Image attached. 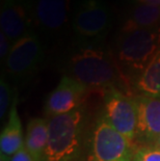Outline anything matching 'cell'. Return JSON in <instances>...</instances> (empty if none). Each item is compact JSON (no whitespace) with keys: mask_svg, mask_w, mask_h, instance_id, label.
<instances>
[{"mask_svg":"<svg viewBox=\"0 0 160 161\" xmlns=\"http://www.w3.org/2000/svg\"><path fill=\"white\" fill-rule=\"evenodd\" d=\"M160 27V5L135 4L125 17L121 31Z\"/></svg>","mask_w":160,"mask_h":161,"instance_id":"cell-13","label":"cell"},{"mask_svg":"<svg viewBox=\"0 0 160 161\" xmlns=\"http://www.w3.org/2000/svg\"><path fill=\"white\" fill-rule=\"evenodd\" d=\"M160 50V27L121 31L115 43V58L126 79L134 80Z\"/></svg>","mask_w":160,"mask_h":161,"instance_id":"cell-3","label":"cell"},{"mask_svg":"<svg viewBox=\"0 0 160 161\" xmlns=\"http://www.w3.org/2000/svg\"><path fill=\"white\" fill-rule=\"evenodd\" d=\"M25 135H23L22 123L18 114V97L15 96L9 114L1 134H0V153L13 157L24 148Z\"/></svg>","mask_w":160,"mask_h":161,"instance_id":"cell-12","label":"cell"},{"mask_svg":"<svg viewBox=\"0 0 160 161\" xmlns=\"http://www.w3.org/2000/svg\"><path fill=\"white\" fill-rule=\"evenodd\" d=\"M12 45L13 44L8 40V37L3 32H0V59H1L2 63L5 61L6 57H8L9 51H11Z\"/></svg>","mask_w":160,"mask_h":161,"instance_id":"cell-18","label":"cell"},{"mask_svg":"<svg viewBox=\"0 0 160 161\" xmlns=\"http://www.w3.org/2000/svg\"><path fill=\"white\" fill-rule=\"evenodd\" d=\"M32 18L29 17V11L18 0L2 3L0 13L1 32L8 37L12 44L26 36L31 29Z\"/></svg>","mask_w":160,"mask_h":161,"instance_id":"cell-11","label":"cell"},{"mask_svg":"<svg viewBox=\"0 0 160 161\" xmlns=\"http://www.w3.org/2000/svg\"><path fill=\"white\" fill-rule=\"evenodd\" d=\"M49 135L43 161H86L84 109L48 119Z\"/></svg>","mask_w":160,"mask_h":161,"instance_id":"cell-2","label":"cell"},{"mask_svg":"<svg viewBox=\"0 0 160 161\" xmlns=\"http://www.w3.org/2000/svg\"><path fill=\"white\" fill-rule=\"evenodd\" d=\"M135 4H153L160 5V0H133Z\"/></svg>","mask_w":160,"mask_h":161,"instance_id":"cell-21","label":"cell"},{"mask_svg":"<svg viewBox=\"0 0 160 161\" xmlns=\"http://www.w3.org/2000/svg\"><path fill=\"white\" fill-rule=\"evenodd\" d=\"M136 94L160 99V50L146 70L132 83Z\"/></svg>","mask_w":160,"mask_h":161,"instance_id":"cell-15","label":"cell"},{"mask_svg":"<svg viewBox=\"0 0 160 161\" xmlns=\"http://www.w3.org/2000/svg\"><path fill=\"white\" fill-rule=\"evenodd\" d=\"M3 3H8V2H12L13 0H2Z\"/></svg>","mask_w":160,"mask_h":161,"instance_id":"cell-24","label":"cell"},{"mask_svg":"<svg viewBox=\"0 0 160 161\" xmlns=\"http://www.w3.org/2000/svg\"><path fill=\"white\" fill-rule=\"evenodd\" d=\"M11 161H33V159L24 147L19 152H17L13 157H11Z\"/></svg>","mask_w":160,"mask_h":161,"instance_id":"cell-19","label":"cell"},{"mask_svg":"<svg viewBox=\"0 0 160 161\" xmlns=\"http://www.w3.org/2000/svg\"><path fill=\"white\" fill-rule=\"evenodd\" d=\"M18 1L20 3H22V4L24 5L29 12H32L33 6H35V4L36 3L37 0H18Z\"/></svg>","mask_w":160,"mask_h":161,"instance_id":"cell-20","label":"cell"},{"mask_svg":"<svg viewBox=\"0 0 160 161\" xmlns=\"http://www.w3.org/2000/svg\"><path fill=\"white\" fill-rule=\"evenodd\" d=\"M134 96L138 110L137 145L153 146L160 137V99Z\"/></svg>","mask_w":160,"mask_h":161,"instance_id":"cell-9","label":"cell"},{"mask_svg":"<svg viewBox=\"0 0 160 161\" xmlns=\"http://www.w3.org/2000/svg\"><path fill=\"white\" fill-rule=\"evenodd\" d=\"M103 115L114 130L137 148L138 110L135 96L111 88L103 94Z\"/></svg>","mask_w":160,"mask_h":161,"instance_id":"cell-5","label":"cell"},{"mask_svg":"<svg viewBox=\"0 0 160 161\" xmlns=\"http://www.w3.org/2000/svg\"><path fill=\"white\" fill-rule=\"evenodd\" d=\"M0 161H11V157L0 153Z\"/></svg>","mask_w":160,"mask_h":161,"instance_id":"cell-22","label":"cell"},{"mask_svg":"<svg viewBox=\"0 0 160 161\" xmlns=\"http://www.w3.org/2000/svg\"><path fill=\"white\" fill-rule=\"evenodd\" d=\"M135 149L101 114L93 128L86 161H134Z\"/></svg>","mask_w":160,"mask_h":161,"instance_id":"cell-4","label":"cell"},{"mask_svg":"<svg viewBox=\"0 0 160 161\" xmlns=\"http://www.w3.org/2000/svg\"><path fill=\"white\" fill-rule=\"evenodd\" d=\"M49 127L48 119L32 118L26 127L24 147L33 161H43L47 142H48Z\"/></svg>","mask_w":160,"mask_h":161,"instance_id":"cell-14","label":"cell"},{"mask_svg":"<svg viewBox=\"0 0 160 161\" xmlns=\"http://www.w3.org/2000/svg\"><path fill=\"white\" fill-rule=\"evenodd\" d=\"M64 74L84 85L88 91L104 94L111 88L129 92L128 80L117 58L102 43L78 42L68 54Z\"/></svg>","mask_w":160,"mask_h":161,"instance_id":"cell-1","label":"cell"},{"mask_svg":"<svg viewBox=\"0 0 160 161\" xmlns=\"http://www.w3.org/2000/svg\"><path fill=\"white\" fill-rule=\"evenodd\" d=\"M112 23L109 8L103 0H81L72 20L78 42L102 43Z\"/></svg>","mask_w":160,"mask_h":161,"instance_id":"cell-6","label":"cell"},{"mask_svg":"<svg viewBox=\"0 0 160 161\" xmlns=\"http://www.w3.org/2000/svg\"><path fill=\"white\" fill-rule=\"evenodd\" d=\"M153 146H155V147H158V148H160V137L158 138L157 142H155V145H153Z\"/></svg>","mask_w":160,"mask_h":161,"instance_id":"cell-23","label":"cell"},{"mask_svg":"<svg viewBox=\"0 0 160 161\" xmlns=\"http://www.w3.org/2000/svg\"><path fill=\"white\" fill-rule=\"evenodd\" d=\"M14 98L11 85L6 80V78L1 75V78H0V119L2 121L6 118V115L8 116Z\"/></svg>","mask_w":160,"mask_h":161,"instance_id":"cell-16","label":"cell"},{"mask_svg":"<svg viewBox=\"0 0 160 161\" xmlns=\"http://www.w3.org/2000/svg\"><path fill=\"white\" fill-rule=\"evenodd\" d=\"M44 57L45 52L39 36L30 31L12 45L4 61L5 71L14 80L27 81L37 72Z\"/></svg>","mask_w":160,"mask_h":161,"instance_id":"cell-7","label":"cell"},{"mask_svg":"<svg viewBox=\"0 0 160 161\" xmlns=\"http://www.w3.org/2000/svg\"><path fill=\"white\" fill-rule=\"evenodd\" d=\"M134 161H160V148L155 146H139L135 149Z\"/></svg>","mask_w":160,"mask_h":161,"instance_id":"cell-17","label":"cell"},{"mask_svg":"<svg viewBox=\"0 0 160 161\" xmlns=\"http://www.w3.org/2000/svg\"><path fill=\"white\" fill-rule=\"evenodd\" d=\"M71 0H37L31 12L32 21L47 32L60 31L69 21Z\"/></svg>","mask_w":160,"mask_h":161,"instance_id":"cell-10","label":"cell"},{"mask_svg":"<svg viewBox=\"0 0 160 161\" xmlns=\"http://www.w3.org/2000/svg\"><path fill=\"white\" fill-rule=\"evenodd\" d=\"M88 92L90 91L84 85L63 75L59 83L47 97L44 106V114L48 119L70 114L82 106V102Z\"/></svg>","mask_w":160,"mask_h":161,"instance_id":"cell-8","label":"cell"}]
</instances>
